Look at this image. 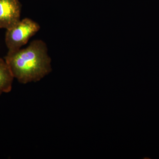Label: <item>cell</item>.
I'll list each match as a JSON object with an SVG mask.
<instances>
[{"label": "cell", "mask_w": 159, "mask_h": 159, "mask_svg": "<svg viewBox=\"0 0 159 159\" xmlns=\"http://www.w3.org/2000/svg\"><path fill=\"white\" fill-rule=\"evenodd\" d=\"M4 59L14 78L24 84L39 81L52 70L48 46L42 40H33L25 48L8 51Z\"/></svg>", "instance_id": "1"}, {"label": "cell", "mask_w": 159, "mask_h": 159, "mask_svg": "<svg viewBox=\"0 0 159 159\" xmlns=\"http://www.w3.org/2000/svg\"><path fill=\"white\" fill-rule=\"evenodd\" d=\"M40 29L39 24L31 19L25 18L20 20L6 30L5 43L8 51H17L21 48Z\"/></svg>", "instance_id": "2"}, {"label": "cell", "mask_w": 159, "mask_h": 159, "mask_svg": "<svg viewBox=\"0 0 159 159\" xmlns=\"http://www.w3.org/2000/svg\"><path fill=\"white\" fill-rule=\"evenodd\" d=\"M14 78L6 60L0 58V95L11 92Z\"/></svg>", "instance_id": "4"}, {"label": "cell", "mask_w": 159, "mask_h": 159, "mask_svg": "<svg viewBox=\"0 0 159 159\" xmlns=\"http://www.w3.org/2000/svg\"><path fill=\"white\" fill-rule=\"evenodd\" d=\"M21 9L19 0H0V29L7 30L18 22Z\"/></svg>", "instance_id": "3"}]
</instances>
